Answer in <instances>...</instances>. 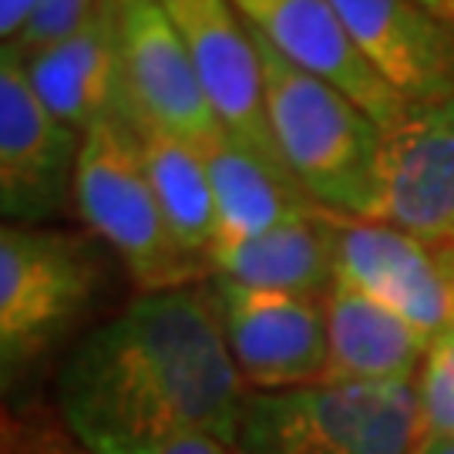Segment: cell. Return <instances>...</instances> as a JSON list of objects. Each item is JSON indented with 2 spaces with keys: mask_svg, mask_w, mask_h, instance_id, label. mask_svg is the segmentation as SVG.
I'll return each instance as SVG.
<instances>
[{
  "mask_svg": "<svg viewBox=\"0 0 454 454\" xmlns=\"http://www.w3.org/2000/svg\"><path fill=\"white\" fill-rule=\"evenodd\" d=\"M159 4L176 24L219 121L256 152H262L270 162L286 168L266 114L260 48L239 11L229 0H159Z\"/></svg>",
  "mask_w": 454,
  "mask_h": 454,
  "instance_id": "cell-10",
  "label": "cell"
},
{
  "mask_svg": "<svg viewBox=\"0 0 454 454\" xmlns=\"http://www.w3.org/2000/svg\"><path fill=\"white\" fill-rule=\"evenodd\" d=\"M135 131L145 152L148 179L172 236L189 256L209 266V253L219 239V212H215V195H212V179L202 162V152L192 142L176 138L148 121H138Z\"/></svg>",
  "mask_w": 454,
  "mask_h": 454,
  "instance_id": "cell-18",
  "label": "cell"
},
{
  "mask_svg": "<svg viewBox=\"0 0 454 454\" xmlns=\"http://www.w3.org/2000/svg\"><path fill=\"white\" fill-rule=\"evenodd\" d=\"M324 219L337 260V283L401 313L427 340L451 330L454 293L444 249H431L380 219H347L326 209Z\"/></svg>",
  "mask_w": 454,
  "mask_h": 454,
  "instance_id": "cell-8",
  "label": "cell"
},
{
  "mask_svg": "<svg viewBox=\"0 0 454 454\" xmlns=\"http://www.w3.org/2000/svg\"><path fill=\"white\" fill-rule=\"evenodd\" d=\"M438 17L444 20V24H451V27H454V0H444V4H441Z\"/></svg>",
  "mask_w": 454,
  "mask_h": 454,
  "instance_id": "cell-24",
  "label": "cell"
},
{
  "mask_svg": "<svg viewBox=\"0 0 454 454\" xmlns=\"http://www.w3.org/2000/svg\"><path fill=\"white\" fill-rule=\"evenodd\" d=\"M444 262H448V276H451V293H454V246L444 249ZM451 326H454V320H451Z\"/></svg>",
  "mask_w": 454,
  "mask_h": 454,
  "instance_id": "cell-25",
  "label": "cell"
},
{
  "mask_svg": "<svg viewBox=\"0 0 454 454\" xmlns=\"http://www.w3.org/2000/svg\"><path fill=\"white\" fill-rule=\"evenodd\" d=\"M418 384H307L246 397L232 454H414Z\"/></svg>",
  "mask_w": 454,
  "mask_h": 454,
  "instance_id": "cell-3",
  "label": "cell"
},
{
  "mask_svg": "<svg viewBox=\"0 0 454 454\" xmlns=\"http://www.w3.org/2000/svg\"><path fill=\"white\" fill-rule=\"evenodd\" d=\"M98 7H101V0H37L27 27L20 31L17 41L4 44V48H11L17 58H31L37 51L51 48V44L71 37L74 31H82Z\"/></svg>",
  "mask_w": 454,
  "mask_h": 454,
  "instance_id": "cell-20",
  "label": "cell"
},
{
  "mask_svg": "<svg viewBox=\"0 0 454 454\" xmlns=\"http://www.w3.org/2000/svg\"><path fill=\"white\" fill-rule=\"evenodd\" d=\"M98 260L91 246L37 226L0 229V364L14 380L41 360L95 300Z\"/></svg>",
  "mask_w": 454,
  "mask_h": 454,
  "instance_id": "cell-5",
  "label": "cell"
},
{
  "mask_svg": "<svg viewBox=\"0 0 454 454\" xmlns=\"http://www.w3.org/2000/svg\"><path fill=\"white\" fill-rule=\"evenodd\" d=\"M31 88L51 112L84 135L98 121H125L135 129L114 0H101L91 20L71 37L20 58Z\"/></svg>",
  "mask_w": 454,
  "mask_h": 454,
  "instance_id": "cell-14",
  "label": "cell"
},
{
  "mask_svg": "<svg viewBox=\"0 0 454 454\" xmlns=\"http://www.w3.org/2000/svg\"><path fill=\"white\" fill-rule=\"evenodd\" d=\"M418 4H424L427 11H434V14H438V7H441V4H444V0H418Z\"/></svg>",
  "mask_w": 454,
  "mask_h": 454,
  "instance_id": "cell-26",
  "label": "cell"
},
{
  "mask_svg": "<svg viewBox=\"0 0 454 454\" xmlns=\"http://www.w3.org/2000/svg\"><path fill=\"white\" fill-rule=\"evenodd\" d=\"M155 454H232V444L212 438V434H185V438L168 441Z\"/></svg>",
  "mask_w": 454,
  "mask_h": 454,
  "instance_id": "cell-22",
  "label": "cell"
},
{
  "mask_svg": "<svg viewBox=\"0 0 454 454\" xmlns=\"http://www.w3.org/2000/svg\"><path fill=\"white\" fill-rule=\"evenodd\" d=\"M74 209L98 239L112 246L142 293L192 286L209 270L172 236L148 179L138 131L125 121L112 118L84 131Z\"/></svg>",
  "mask_w": 454,
  "mask_h": 454,
  "instance_id": "cell-4",
  "label": "cell"
},
{
  "mask_svg": "<svg viewBox=\"0 0 454 454\" xmlns=\"http://www.w3.org/2000/svg\"><path fill=\"white\" fill-rule=\"evenodd\" d=\"M414 454H454V438L444 434H424V441L418 444Z\"/></svg>",
  "mask_w": 454,
  "mask_h": 454,
  "instance_id": "cell-23",
  "label": "cell"
},
{
  "mask_svg": "<svg viewBox=\"0 0 454 454\" xmlns=\"http://www.w3.org/2000/svg\"><path fill=\"white\" fill-rule=\"evenodd\" d=\"M253 37L270 129L293 179L320 209L347 219H380L384 129L340 88L293 65L256 31Z\"/></svg>",
  "mask_w": 454,
  "mask_h": 454,
  "instance_id": "cell-2",
  "label": "cell"
},
{
  "mask_svg": "<svg viewBox=\"0 0 454 454\" xmlns=\"http://www.w3.org/2000/svg\"><path fill=\"white\" fill-rule=\"evenodd\" d=\"M266 44L293 65L350 95L380 129H394L407 101L357 51L330 0H229Z\"/></svg>",
  "mask_w": 454,
  "mask_h": 454,
  "instance_id": "cell-12",
  "label": "cell"
},
{
  "mask_svg": "<svg viewBox=\"0 0 454 454\" xmlns=\"http://www.w3.org/2000/svg\"><path fill=\"white\" fill-rule=\"evenodd\" d=\"M37 0H0V34H4V44H11L20 37V31L27 27Z\"/></svg>",
  "mask_w": 454,
  "mask_h": 454,
  "instance_id": "cell-21",
  "label": "cell"
},
{
  "mask_svg": "<svg viewBox=\"0 0 454 454\" xmlns=\"http://www.w3.org/2000/svg\"><path fill=\"white\" fill-rule=\"evenodd\" d=\"M330 384H411L431 340L373 296L337 283L324 296Z\"/></svg>",
  "mask_w": 454,
  "mask_h": 454,
  "instance_id": "cell-15",
  "label": "cell"
},
{
  "mask_svg": "<svg viewBox=\"0 0 454 454\" xmlns=\"http://www.w3.org/2000/svg\"><path fill=\"white\" fill-rule=\"evenodd\" d=\"M209 293H142L84 337L58 377V411L88 454H155L185 434L236 444L246 407Z\"/></svg>",
  "mask_w": 454,
  "mask_h": 454,
  "instance_id": "cell-1",
  "label": "cell"
},
{
  "mask_svg": "<svg viewBox=\"0 0 454 454\" xmlns=\"http://www.w3.org/2000/svg\"><path fill=\"white\" fill-rule=\"evenodd\" d=\"M114 17L135 125L148 121L192 145H202L226 129L162 4L114 0Z\"/></svg>",
  "mask_w": 454,
  "mask_h": 454,
  "instance_id": "cell-9",
  "label": "cell"
},
{
  "mask_svg": "<svg viewBox=\"0 0 454 454\" xmlns=\"http://www.w3.org/2000/svg\"><path fill=\"white\" fill-rule=\"evenodd\" d=\"M424 434L454 438V326L431 340L418 373Z\"/></svg>",
  "mask_w": 454,
  "mask_h": 454,
  "instance_id": "cell-19",
  "label": "cell"
},
{
  "mask_svg": "<svg viewBox=\"0 0 454 454\" xmlns=\"http://www.w3.org/2000/svg\"><path fill=\"white\" fill-rule=\"evenodd\" d=\"M384 212L380 223L404 229L431 249L454 246V95L407 105L384 131Z\"/></svg>",
  "mask_w": 454,
  "mask_h": 454,
  "instance_id": "cell-11",
  "label": "cell"
},
{
  "mask_svg": "<svg viewBox=\"0 0 454 454\" xmlns=\"http://www.w3.org/2000/svg\"><path fill=\"white\" fill-rule=\"evenodd\" d=\"M209 270L212 276H226L253 290L324 300L337 286V260L324 209L249 239L215 243L209 253Z\"/></svg>",
  "mask_w": 454,
  "mask_h": 454,
  "instance_id": "cell-17",
  "label": "cell"
},
{
  "mask_svg": "<svg viewBox=\"0 0 454 454\" xmlns=\"http://www.w3.org/2000/svg\"><path fill=\"white\" fill-rule=\"evenodd\" d=\"M343 31L407 105L454 95V27L418 0H330Z\"/></svg>",
  "mask_w": 454,
  "mask_h": 454,
  "instance_id": "cell-13",
  "label": "cell"
},
{
  "mask_svg": "<svg viewBox=\"0 0 454 454\" xmlns=\"http://www.w3.org/2000/svg\"><path fill=\"white\" fill-rule=\"evenodd\" d=\"M199 152L209 168L215 212H219L215 243L249 239L283 223L320 212V206L303 192V185L283 165L270 162L262 152H256L229 129L202 142Z\"/></svg>",
  "mask_w": 454,
  "mask_h": 454,
  "instance_id": "cell-16",
  "label": "cell"
},
{
  "mask_svg": "<svg viewBox=\"0 0 454 454\" xmlns=\"http://www.w3.org/2000/svg\"><path fill=\"white\" fill-rule=\"evenodd\" d=\"M84 135L51 112L11 48L0 54V209L34 226L74 202Z\"/></svg>",
  "mask_w": 454,
  "mask_h": 454,
  "instance_id": "cell-6",
  "label": "cell"
},
{
  "mask_svg": "<svg viewBox=\"0 0 454 454\" xmlns=\"http://www.w3.org/2000/svg\"><path fill=\"white\" fill-rule=\"evenodd\" d=\"M209 300L246 384L290 390L326 377L330 347L324 300L253 290L226 276H212Z\"/></svg>",
  "mask_w": 454,
  "mask_h": 454,
  "instance_id": "cell-7",
  "label": "cell"
}]
</instances>
